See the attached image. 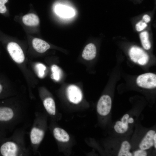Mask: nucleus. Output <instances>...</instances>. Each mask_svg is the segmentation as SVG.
I'll return each instance as SVG.
<instances>
[{
  "label": "nucleus",
  "mask_w": 156,
  "mask_h": 156,
  "mask_svg": "<svg viewBox=\"0 0 156 156\" xmlns=\"http://www.w3.org/2000/svg\"><path fill=\"white\" fill-rule=\"evenodd\" d=\"M51 68L52 78L56 81L60 80L62 75V71L60 68L56 65H53Z\"/></svg>",
  "instance_id": "obj_18"
},
{
  "label": "nucleus",
  "mask_w": 156,
  "mask_h": 156,
  "mask_svg": "<svg viewBox=\"0 0 156 156\" xmlns=\"http://www.w3.org/2000/svg\"><path fill=\"white\" fill-rule=\"evenodd\" d=\"M55 138L58 141L62 142H66L70 140V136L64 130L59 127L55 128L53 131Z\"/></svg>",
  "instance_id": "obj_12"
},
{
  "label": "nucleus",
  "mask_w": 156,
  "mask_h": 156,
  "mask_svg": "<svg viewBox=\"0 0 156 156\" xmlns=\"http://www.w3.org/2000/svg\"><path fill=\"white\" fill-rule=\"evenodd\" d=\"M18 148L14 142L10 141L0 142V155L3 156L17 155Z\"/></svg>",
  "instance_id": "obj_5"
},
{
  "label": "nucleus",
  "mask_w": 156,
  "mask_h": 156,
  "mask_svg": "<svg viewBox=\"0 0 156 156\" xmlns=\"http://www.w3.org/2000/svg\"><path fill=\"white\" fill-rule=\"evenodd\" d=\"M96 48L94 44L92 43L88 44L84 48L82 53L83 58L88 60L94 59L96 56Z\"/></svg>",
  "instance_id": "obj_10"
},
{
  "label": "nucleus",
  "mask_w": 156,
  "mask_h": 156,
  "mask_svg": "<svg viewBox=\"0 0 156 156\" xmlns=\"http://www.w3.org/2000/svg\"><path fill=\"white\" fill-rule=\"evenodd\" d=\"M131 145L127 140L122 142L117 155L118 156H132V153L130 152Z\"/></svg>",
  "instance_id": "obj_16"
},
{
  "label": "nucleus",
  "mask_w": 156,
  "mask_h": 156,
  "mask_svg": "<svg viewBox=\"0 0 156 156\" xmlns=\"http://www.w3.org/2000/svg\"><path fill=\"white\" fill-rule=\"evenodd\" d=\"M155 131L153 130L148 131L139 143V149L146 150L154 146L153 138Z\"/></svg>",
  "instance_id": "obj_7"
},
{
  "label": "nucleus",
  "mask_w": 156,
  "mask_h": 156,
  "mask_svg": "<svg viewBox=\"0 0 156 156\" xmlns=\"http://www.w3.org/2000/svg\"><path fill=\"white\" fill-rule=\"evenodd\" d=\"M129 57L134 62L143 65L148 62L149 56L142 49L135 46L132 47L129 52Z\"/></svg>",
  "instance_id": "obj_1"
},
{
  "label": "nucleus",
  "mask_w": 156,
  "mask_h": 156,
  "mask_svg": "<svg viewBox=\"0 0 156 156\" xmlns=\"http://www.w3.org/2000/svg\"><path fill=\"white\" fill-rule=\"evenodd\" d=\"M112 105L111 97L107 95H102L99 99L96 106L97 111L100 115H108L110 113Z\"/></svg>",
  "instance_id": "obj_4"
},
{
  "label": "nucleus",
  "mask_w": 156,
  "mask_h": 156,
  "mask_svg": "<svg viewBox=\"0 0 156 156\" xmlns=\"http://www.w3.org/2000/svg\"><path fill=\"white\" fill-rule=\"evenodd\" d=\"M142 20L147 23L150 21L151 18L148 15L146 14L143 16Z\"/></svg>",
  "instance_id": "obj_23"
},
{
  "label": "nucleus",
  "mask_w": 156,
  "mask_h": 156,
  "mask_svg": "<svg viewBox=\"0 0 156 156\" xmlns=\"http://www.w3.org/2000/svg\"><path fill=\"white\" fill-rule=\"evenodd\" d=\"M56 13L61 16L68 18L73 16L74 14L73 10L69 7L62 6L57 5L55 8Z\"/></svg>",
  "instance_id": "obj_14"
},
{
  "label": "nucleus",
  "mask_w": 156,
  "mask_h": 156,
  "mask_svg": "<svg viewBox=\"0 0 156 156\" xmlns=\"http://www.w3.org/2000/svg\"><path fill=\"white\" fill-rule=\"evenodd\" d=\"M154 140V148H156V133H155L154 135L153 138Z\"/></svg>",
  "instance_id": "obj_24"
},
{
  "label": "nucleus",
  "mask_w": 156,
  "mask_h": 156,
  "mask_svg": "<svg viewBox=\"0 0 156 156\" xmlns=\"http://www.w3.org/2000/svg\"><path fill=\"white\" fill-rule=\"evenodd\" d=\"M34 49L39 53H43L50 48L49 44L45 41L40 38H35L32 40Z\"/></svg>",
  "instance_id": "obj_11"
},
{
  "label": "nucleus",
  "mask_w": 156,
  "mask_h": 156,
  "mask_svg": "<svg viewBox=\"0 0 156 156\" xmlns=\"http://www.w3.org/2000/svg\"><path fill=\"white\" fill-rule=\"evenodd\" d=\"M147 25V23L142 20L136 24L135 28L137 31H141L144 29Z\"/></svg>",
  "instance_id": "obj_20"
},
{
  "label": "nucleus",
  "mask_w": 156,
  "mask_h": 156,
  "mask_svg": "<svg viewBox=\"0 0 156 156\" xmlns=\"http://www.w3.org/2000/svg\"></svg>",
  "instance_id": "obj_25"
},
{
  "label": "nucleus",
  "mask_w": 156,
  "mask_h": 156,
  "mask_svg": "<svg viewBox=\"0 0 156 156\" xmlns=\"http://www.w3.org/2000/svg\"><path fill=\"white\" fill-rule=\"evenodd\" d=\"M66 93L68 100L73 103L78 104L82 100V94L81 91L76 86H69L67 88Z\"/></svg>",
  "instance_id": "obj_6"
},
{
  "label": "nucleus",
  "mask_w": 156,
  "mask_h": 156,
  "mask_svg": "<svg viewBox=\"0 0 156 156\" xmlns=\"http://www.w3.org/2000/svg\"><path fill=\"white\" fill-rule=\"evenodd\" d=\"M23 23L27 26H36L39 23L38 16L33 13H29L23 16L22 18Z\"/></svg>",
  "instance_id": "obj_13"
},
{
  "label": "nucleus",
  "mask_w": 156,
  "mask_h": 156,
  "mask_svg": "<svg viewBox=\"0 0 156 156\" xmlns=\"http://www.w3.org/2000/svg\"><path fill=\"white\" fill-rule=\"evenodd\" d=\"M136 83L140 87L146 89H152L156 86V75L152 73H146L139 75L136 79Z\"/></svg>",
  "instance_id": "obj_2"
},
{
  "label": "nucleus",
  "mask_w": 156,
  "mask_h": 156,
  "mask_svg": "<svg viewBox=\"0 0 156 156\" xmlns=\"http://www.w3.org/2000/svg\"><path fill=\"white\" fill-rule=\"evenodd\" d=\"M44 106L47 112L51 115H54L56 112L55 104L51 98H46L43 102Z\"/></svg>",
  "instance_id": "obj_15"
},
{
  "label": "nucleus",
  "mask_w": 156,
  "mask_h": 156,
  "mask_svg": "<svg viewBox=\"0 0 156 156\" xmlns=\"http://www.w3.org/2000/svg\"><path fill=\"white\" fill-rule=\"evenodd\" d=\"M130 115L128 114H125L120 120L116 121L114 127L115 131L117 133L122 134L127 131L129 128V118Z\"/></svg>",
  "instance_id": "obj_8"
},
{
  "label": "nucleus",
  "mask_w": 156,
  "mask_h": 156,
  "mask_svg": "<svg viewBox=\"0 0 156 156\" xmlns=\"http://www.w3.org/2000/svg\"><path fill=\"white\" fill-rule=\"evenodd\" d=\"M35 67L38 76L40 78L43 77L46 68V66L43 64L38 63L36 64Z\"/></svg>",
  "instance_id": "obj_19"
},
{
  "label": "nucleus",
  "mask_w": 156,
  "mask_h": 156,
  "mask_svg": "<svg viewBox=\"0 0 156 156\" xmlns=\"http://www.w3.org/2000/svg\"><path fill=\"white\" fill-rule=\"evenodd\" d=\"M44 135V131L36 127H33L31 129L30 138L31 142L33 144L37 145L42 140Z\"/></svg>",
  "instance_id": "obj_9"
},
{
  "label": "nucleus",
  "mask_w": 156,
  "mask_h": 156,
  "mask_svg": "<svg viewBox=\"0 0 156 156\" xmlns=\"http://www.w3.org/2000/svg\"><path fill=\"white\" fill-rule=\"evenodd\" d=\"M7 49L11 58L16 62L21 64L24 62L25 57L23 52L17 43L10 42L8 44Z\"/></svg>",
  "instance_id": "obj_3"
},
{
  "label": "nucleus",
  "mask_w": 156,
  "mask_h": 156,
  "mask_svg": "<svg viewBox=\"0 0 156 156\" xmlns=\"http://www.w3.org/2000/svg\"><path fill=\"white\" fill-rule=\"evenodd\" d=\"M133 156H146L148 155L146 150L140 149L134 151L132 153Z\"/></svg>",
  "instance_id": "obj_22"
},
{
  "label": "nucleus",
  "mask_w": 156,
  "mask_h": 156,
  "mask_svg": "<svg viewBox=\"0 0 156 156\" xmlns=\"http://www.w3.org/2000/svg\"><path fill=\"white\" fill-rule=\"evenodd\" d=\"M149 34L146 31L142 32L140 34V38L143 47L146 50H148L151 47V44L149 40Z\"/></svg>",
  "instance_id": "obj_17"
},
{
  "label": "nucleus",
  "mask_w": 156,
  "mask_h": 156,
  "mask_svg": "<svg viewBox=\"0 0 156 156\" xmlns=\"http://www.w3.org/2000/svg\"><path fill=\"white\" fill-rule=\"evenodd\" d=\"M8 0H0V13L4 14L7 11V8L5 4L8 2Z\"/></svg>",
  "instance_id": "obj_21"
}]
</instances>
